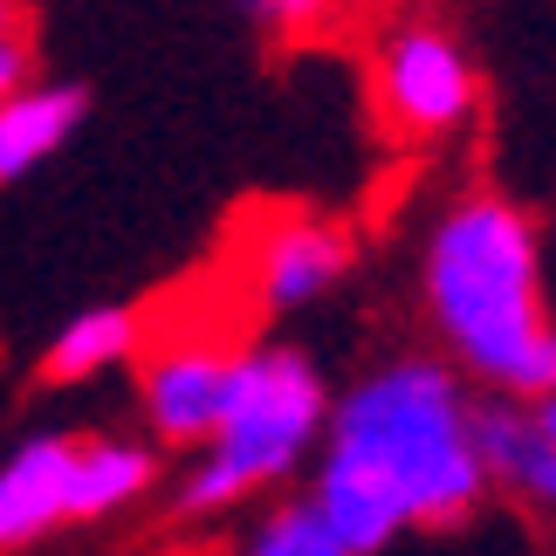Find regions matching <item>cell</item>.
<instances>
[{"label": "cell", "mask_w": 556, "mask_h": 556, "mask_svg": "<svg viewBox=\"0 0 556 556\" xmlns=\"http://www.w3.org/2000/svg\"><path fill=\"white\" fill-rule=\"evenodd\" d=\"M144 344V316L124 309V303H103V309H83L62 324V337L41 351V378L49 384H83V378H103L117 365H131Z\"/></svg>", "instance_id": "8fae6325"}, {"label": "cell", "mask_w": 556, "mask_h": 556, "mask_svg": "<svg viewBox=\"0 0 556 556\" xmlns=\"http://www.w3.org/2000/svg\"><path fill=\"white\" fill-rule=\"evenodd\" d=\"M159 488V454L138 440H76L70 475V522H103Z\"/></svg>", "instance_id": "30bf717a"}, {"label": "cell", "mask_w": 556, "mask_h": 556, "mask_svg": "<svg viewBox=\"0 0 556 556\" xmlns=\"http://www.w3.org/2000/svg\"><path fill=\"white\" fill-rule=\"evenodd\" d=\"M0 35H21V0H0Z\"/></svg>", "instance_id": "2e32d148"}, {"label": "cell", "mask_w": 556, "mask_h": 556, "mask_svg": "<svg viewBox=\"0 0 556 556\" xmlns=\"http://www.w3.org/2000/svg\"><path fill=\"white\" fill-rule=\"evenodd\" d=\"M371 103L378 124L405 144H433L475 124L481 111V70L460 49V35L446 21L405 14L378 35L371 49Z\"/></svg>", "instance_id": "277c9868"}, {"label": "cell", "mask_w": 556, "mask_h": 556, "mask_svg": "<svg viewBox=\"0 0 556 556\" xmlns=\"http://www.w3.org/2000/svg\"><path fill=\"white\" fill-rule=\"evenodd\" d=\"M227 371H233V351L213 344V337H165V344L144 357L138 371V405L152 419V440L159 446H200L220 419V399H227Z\"/></svg>", "instance_id": "8992f818"}, {"label": "cell", "mask_w": 556, "mask_h": 556, "mask_svg": "<svg viewBox=\"0 0 556 556\" xmlns=\"http://www.w3.org/2000/svg\"><path fill=\"white\" fill-rule=\"evenodd\" d=\"M475 446L488 467V495H508L529 516L556 522V440L536 426L529 399H475Z\"/></svg>", "instance_id": "52a82bcc"}, {"label": "cell", "mask_w": 556, "mask_h": 556, "mask_svg": "<svg viewBox=\"0 0 556 556\" xmlns=\"http://www.w3.org/2000/svg\"><path fill=\"white\" fill-rule=\"evenodd\" d=\"M28 83V35H0V97Z\"/></svg>", "instance_id": "5bb4252c"}, {"label": "cell", "mask_w": 556, "mask_h": 556, "mask_svg": "<svg viewBox=\"0 0 556 556\" xmlns=\"http://www.w3.org/2000/svg\"><path fill=\"white\" fill-rule=\"evenodd\" d=\"M426 324L446 365L502 399L556 392V316L536 220L502 192H460L426 233Z\"/></svg>", "instance_id": "7a4b0ae2"}, {"label": "cell", "mask_w": 556, "mask_h": 556, "mask_svg": "<svg viewBox=\"0 0 556 556\" xmlns=\"http://www.w3.org/2000/svg\"><path fill=\"white\" fill-rule=\"evenodd\" d=\"M365 0H248V14L282 41H330L344 35Z\"/></svg>", "instance_id": "4fadbf2b"}, {"label": "cell", "mask_w": 556, "mask_h": 556, "mask_svg": "<svg viewBox=\"0 0 556 556\" xmlns=\"http://www.w3.org/2000/svg\"><path fill=\"white\" fill-rule=\"evenodd\" d=\"M529 413H536V426L556 440V392H543V399H529Z\"/></svg>", "instance_id": "9a60e30c"}, {"label": "cell", "mask_w": 556, "mask_h": 556, "mask_svg": "<svg viewBox=\"0 0 556 556\" xmlns=\"http://www.w3.org/2000/svg\"><path fill=\"white\" fill-rule=\"evenodd\" d=\"M83 111H90V97L76 83H21V90L0 97V186L55 159L76 138Z\"/></svg>", "instance_id": "9c48e42d"}, {"label": "cell", "mask_w": 556, "mask_h": 556, "mask_svg": "<svg viewBox=\"0 0 556 556\" xmlns=\"http://www.w3.org/2000/svg\"><path fill=\"white\" fill-rule=\"evenodd\" d=\"M70 475H76V433H35L0 460V556L28 549L70 522Z\"/></svg>", "instance_id": "ba28073f"}, {"label": "cell", "mask_w": 556, "mask_h": 556, "mask_svg": "<svg viewBox=\"0 0 556 556\" xmlns=\"http://www.w3.org/2000/svg\"><path fill=\"white\" fill-rule=\"evenodd\" d=\"M330 426V384L289 344H254L233 351L227 399L213 433L200 440V460L179 481V516H220L241 508L268 488H282L295 467L309 460V446Z\"/></svg>", "instance_id": "3957f363"}, {"label": "cell", "mask_w": 556, "mask_h": 556, "mask_svg": "<svg viewBox=\"0 0 556 556\" xmlns=\"http://www.w3.org/2000/svg\"><path fill=\"white\" fill-rule=\"evenodd\" d=\"M233 556H351V549L330 536L309 502H275L248 522V536L233 543Z\"/></svg>", "instance_id": "7c38bea8"}, {"label": "cell", "mask_w": 556, "mask_h": 556, "mask_svg": "<svg viewBox=\"0 0 556 556\" xmlns=\"http://www.w3.org/2000/svg\"><path fill=\"white\" fill-rule=\"evenodd\" d=\"M365 8H405V0H365Z\"/></svg>", "instance_id": "e0dca14e"}, {"label": "cell", "mask_w": 556, "mask_h": 556, "mask_svg": "<svg viewBox=\"0 0 556 556\" xmlns=\"http://www.w3.org/2000/svg\"><path fill=\"white\" fill-rule=\"evenodd\" d=\"M309 508L351 556H384L413 529H467L488 508L475 399L446 357H392L330 399Z\"/></svg>", "instance_id": "6da1fadb"}, {"label": "cell", "mask_w": 556, "mask_h": 556, "mask_svg": "<svg viewBox=\"0 0 556 556\" xmlns=\"http://www.w3.org/2000/svg\"><path fill=\"white\" fill-rule=\"evenodd\" d=\"M351 262H357V248L337 220H324V213H282L248 248V289L262 309H303L344 282Z\"/></svg>", "instance_id": "5b68a950"}]
</instances>
